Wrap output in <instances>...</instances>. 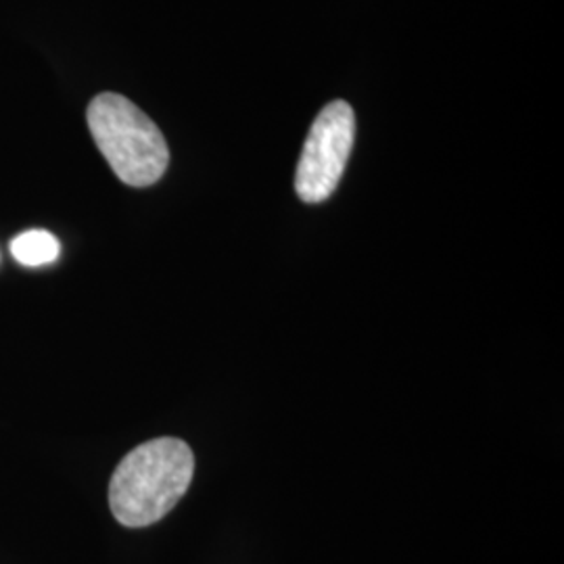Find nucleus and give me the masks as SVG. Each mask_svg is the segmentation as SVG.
Wrapping results in <instances>:
<instances>
[{
	"label": "nucleus",
	"mask_w": 564,
	"mask_h": 564,
	"mask_svg": "<svg viewBox=\"0 0 564 564\" xmlns=\"http://www.w3.org/2000/svg\"><path fill=\"white\" fill-rule=\"evenodd\" d=\"M356 141V116L345 101H333L318 113L303 144L295 191L305 203H323L339 186Z\"/></svg>",
	"instance_id": "nucleus-3"
},
{
	"label": "nucleus",
	"mask_w": 564,
	"mask_h": 564,
	"mask_svg": "<svg viewBox=\"0 0 564 564\" xmlns=\"http://www.w3.org/2000/svg\"><path fill=\"white\" fill-rule=\"evenodd\" d=\"M88 128L102 158L128 186H151L170 163L162 130L132 101L102 93L88 105Z\"/></svg>",
	"instance_id": "nucleus-2"
},
{
	"label": "nucleus",
	"mask_w": 564,
	"mask_h": 564,
	"mask_svg": "<svg viewBox=\"0 0 564 564\" xmlns=\"http://www.w3.org/2000/svg\"><path fill=\"white\" fill-rule=\"evenodd\" d=\"M61 245L48 230H28L11 241L13 258L25 268H41L59 258Z\"/></svg>",
	"instance_id": "nucleus-4"
},
{
	"label": "nucleus",
	"mask_w": 564,
	"mask_h": 564,
	"mask_svg": "<svg viewBox=\"0 0 564 564\" xmlns=\"http://www.w3.org/2000/svg\"><path fill=\"white\" fill-rule=\"evenodd\" d=\"M195 473L193 449L176 437H160L134 447L116 468L109 506L123 527L162 521L181 502Z\"/></svg>",
	"instance_id": "nucleus-1"
}]
</instances>
